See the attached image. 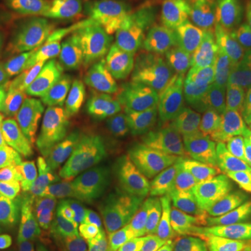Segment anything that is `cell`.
Segmentation results:
<instances>
[{
  "label": "cell",
  "mask_w": 251,
  "mask_h": 251,
  "mask_svg": "<svg viewBox=\"0 0 251 251\" xmlns=\"http://www.w3.org/2000/svg\"><path fill=\"white\" fill-rule=\"evenodd\" d=\"M214 251H251V227L236 226L218 234L214 240Z\"/></svg>",
  "instance_id": "ffe728a7"
},
{
  "label": "cell",
  "mask_w": 251,
  "mask_h": 251,
  "mask_svg": "<svg viewBox=\"0 0 251 251\" xmlns=\"http://www.w3.org/2000/svg\"><path fill=\"white\" fill-rule=\"evenodd\" d=\"M7 239H9V230L3 225H0V251H4V244Z\"/></svg>",
  "instance_id": "d4e9b609"
},
{
  "label": "cell",
  "mask_w": 251,
  "mask_h": 251,
  "mask_svg": "<svg viewBox=\"0 0 251 251\" xmlns=\"http://www.w3.org/2000/svg\"><path fill=\"white\" fill-rule=\"evenodd\" d=\"M158 75L166 102L168 126L177 128L215 108L224 75L205 54L179 49L150 62Z\"/></svg>",
  "instance_id": "3957f363"
},
{
  "label": "cell",
  "mask_w": 251,
  "mask_h": 251,
  "mask_svg": "<svg viewBox=\"0 0 251 251\" xmlns=\"http://www.w3.org/2000/svg\"><path fill=\"white\" fill-rule=\"evenodd\" d=\"M1 92H3V77H1V73H0V98H1Z\"/></svg>",
  "instance_id": "484cf974"
},
{
  "label": "cell",
  "mask_w": 251,
  "mask_h": 251,
  "mask_svg": "<svg viewBox=\"0 0 251 251\" xmlns=\"http://www.w3.org/2000/svg\"><path fill=\"white\" fill-rule=\"evenodd\" d=\"M119 119L126 135L137 140L152 138L168 125L166 102L151 64L125 84Z\"/></svg>",
  "instance_id": "ba28073f"
},
{
  "label": "cell",
  "mask_w": 251,
  "mask_h": 251,
  "mask_svg": "<svg viewBox=\"0 0 251 251\" xmlns=\"http://www.w3.org/2000/svg\"><path fill=\"white\" fill-rule=\"evenodd\" d=\"M166 44L156 46L153 50L130 57H120L108 62L90 85L69 102L57 120L54 138L67 133L78 125H92L97 120L116 112L122 102V81L128 75L134 66L152 62L158 56L166 53Z\"/></svg>",
  "instance_id": "5b68a950"
},
{
  "label": "cell",
  "mask_w": 251,
  "mask_h": 251,
  "mask_svg": "<svg viewBox=\"0 0 251 251\" xmlns=\"http://www.w3.org/2000/svg\"><path fill=\"white\" fill-rule=\"evenodd\" d=\"M99 6L95 0H18L21 16L38 27L84 32L97 18Z\"/></svg>",
  "instance_id": "5bb4252c"
},
{
  "label": "cell",
  "mask_w": 251,
  "mask_h": 251,
  "mask_svg": "<svg viewBox=\"0 0 251 251\" xmlns=\"http://www.w3.org/2000/svg\"><path fill=\"white\" fill-rule=\"evenodd\" d=\"M72 100V99H70ZM70 100L44 105L18 119L7 130V134L18 155L34 152L54 138L57 120Z\"/></svg>",
  "instance_id": "e0dca14e"
},
{
  "label": "cell",
  "mask_w": 251,
  "mask_h": 251,
  "mask_svg": "<svg viewBox=\"0 0 251 251\" xmlns=\"http://www.w3.org/2000/svg\"><path fill=\"white\" fill-rule=\"evenodd\" d=\"M171 188L168 166L159 159H150L144 165L130 202V221L137 233L147 232L158 224L169 201Z\"/></svg>",
  "instance_id": "4fadbf2b"
},
{
  "label": "cell",
  "mask_w": 251,
  "mask_h": 251,
  "mask_svg": "<svg viewBox=\"0 0 251 251\" xmlns=\"http://www.w3.org/2000/svg\"><path fill=\"white\" fill-rule=\"evenodd\" d=\"M10 191H11V180L6 175V172H3V173H0V222H1L3 214H4V208H6L7 200H9Z\"/></svg>",
  "instance_id": "cb8c5ba5"
},
{
  "label": "cell",
  "mask_w": 251,
  "mask_h": 251,
  "mask_svg": "<svg viewBox=\"0 0 251 251\" xmlns=\"http://www.w3.org/2000/svg\"><path fill=\"white\" fill-rule=\"evenodd\" d=\"M233 200L242 208L243 212L249 216V221H251V168L243 171L242 176L237 180Z\"/></svg>",
  "instance_id": "44dd1931"
},
{
  "label": "cell",
  "mask_w": 251,
  "mask_h": 251,
  "mask_svg": "<svg viewBox=\"0 0 251 251\" xmlns=\"http://www.w3.org/2000/svg\"><path fill=\"white\" fill-rule=\"evenodd\" d=\"M211 128L229 158H251V102L232 88L222 91L216 102Z\"/></svg>",
  "instance_id": "7c38bea8"
},
{
  "label": "cell",
  "mask_w": 251,
  "mask_h": 251,
  "mask_svg": "<svg viewBox=\"0 0 251 251\" xmlns=\"http://www.w3.org/2000/svg\"><path fill=\"white\" fill-rule=\"evenodd\" d=\"M90 127L91 125H78L73 127L67 133L44 144L24 162L13 165L6 171V175L9 177L25 176L50 183V180L70 159Z\"/></svg>",
  "instance_id": "2e32d148"
},
{
  "label": "cell",
  "mask_w": 251,
  "mask_h": 251,
  "mask_svg": "<svg viewBox=\"0 0 251 251\" xmlns=\"http://www.w3.org/2000/svg\"><path fill=\"white\" fill-rule=\"evenodd\" d=\"M175 224L196 239H208L230 230L243 221V211L233 198L209 186L186 190L175 205Z\"/></svg>",
  "instance_id": "52a82bcc"
},
{
  "label": "cell",
  "mask_w": 251,
  "mask_h": 251,
  "mask_svg": "<svg viewBox=\"0 0 251 251\" xmlns=\"http://www.w3.org/2000/svg\"><path fill=\"white\" fill-rule=\"evenodd\" d=\"M144 171L143 153L126 150L82 196L81 201L97 214H125Z\"/></svg>",
  "instance_id": "8fae6325"
},
{
  "label": "cell",
  "mask_w": 251,
  "mask_h": 251,
  "mask_svg": "<svg viewBox=\"0 0 251 251\" xmlns=\"http://www.w3.org/2000/svg\"><path fill=\"white\" fill-rule=\"evenodd\" d=\"M17 155L7 131L0 127V173L6 172L14 165Z\"/></svg>",
  "instance_id": "7402d4cb"
},
{
  "label": "cell",
  "mask_w": 251,
  "mask_h": 251,
  "mask_svg": "<svg viewBox=\"0 0 251 251\" xmlns=\"http://www.w3.org/2000/svg\"><path fill=\"white\" fill-rule=\"evenodd\" d=\"M82 251H138V233L125 214H95Z\"/></svg>",
  "instance_id": "ac0fdd59"
},
{
  "label": "cell",
  "mask_w": 251,
  "mask_h": 251,
  "mask_svg": "<svg viewBox=\"0 0 251 251\" xmlns=\"http://www.w3.org/2000/svg\"><path fill=\"white\" fill-rule=\"evenodd\" d=\"M165 21L163 0H105L88 34L105 38H140Z\"/></svg>",
  "instance_id": "30bf717a"
},
{
  "label": "cell",
  "mask_w": 251,
  "mask_h": 251,
  "mask_svg": "<svg viewBox=\"0 0 251 251\" xmlns=\"http://www.w3.org/2000/svg\"><path fill=\"white\" fill-rule=\"evenodd\" d=\"M127 135L109 119L91 125L70 159L50 180L64 194H84L126 151Z\"/></svg>",
  "instance_id": "277c9868"
},
{
  "label": "cell",
  "mask_w": 251,
  "mask_h": 251,
  "mask_svg": "<svg viewBox=\"0 0 251 251\" xmlns=\"http://www.w3.org/2000/svg\"><path fill=\"white\" fill-rule=\"evenodd\" d=\"M108 50L85 35H69L49 46L23 87L29 106L74 99L108 63Z\"/></svg>",
  "instance_id": "6da1fadb"
},
{
  "label": "cell",
  "mask_w": 251,
  "mask_h": 251,
  "mask_svg": "<svg viewBox=\"0 0 251 251\" xmlns=\"http://www.w3.org/2000/svg\"><path fill=\"white\" fill-rule=\"evenodd\" d=\"M230 88L237 95L251 102V38L244 46L240 56L232 64Z\"/></svg>",
  "instance_id": "d6986e66"
},
{
  "label": "cell",
  "mask_w": 251,
  "mask_h": 251,
  "mask_svg": "<svg viewBox=\"0 0 251 251\" xmlns=\"http://www.w3.org/2000/svg\"><path fill=\"white\" fill-rule=\"evenodd\" d=\"M88 208L70 196H52L31 230L38 251H77L88 225Z\"/></svg>",
  "instance_id": "9c48e42d"
},
{
  "label": "cell",
  "mask_w": 251,
  "mask_h": 251,
  "mask_svg": "<svg viewBox=\"0 0 251 251\" xmlns=\"http://www.w3.org/2000/svg\"><path fill=\"white\" fill-rule=\"evenodd\" d=\"M9 179L11 191L0 224L13 233H27L32 230L53 196V188L50 183L25 176Z\"/></svg>",
  "instance_id": "9a60e30c"
},
{
  "label": "cell",
  "mask_w": 251,
  "mask_h": 251,
  "mask_svg": "<svg viewBox=\"0 0 251 251\" xmlns=\"http://www.w3.org/2000/svg\"><path fill=\"white\" fill-rule=\"evenodd\" d=\"M4 251H38L32 240L23 236H16L7 239L4 244Z\"/></svg>",
  "instance_id": "603a6c76"
},
{
  "label": "cell",
  "mask_w": 251,
  "mask_h": 251,
  "mask_svg": "<svg viewBox=\"0 0 251 251\" xmlns=\"http://www.w3.org/2000/svg\"><path fill=\"white\" fill-rule=\"evenodd\" d=\"M249 222H250V227H251V221H249Z\"/></svg>",
  "instance_id": "4316f807"
},
{
  "label": "cell",
  "mask_w": 251,
  "mask_h": 251,
  "mask_svg": "<svg viewBox=\"0 0 251 251\" xmlns=\"http://www.w3.org/2000/svg\"><path fill=\"white\" fill-rule=\"evenodd\" d=\"M175 24L179 39L222 70L251 38V7L233 0H194L177 9Z\"/></svg>",
  "instance_id": "7a4b0ae2"
},
{
  "label": "cell",
  "mask_w": 251,
  "mask_h": 251,
  "mask_svg": "<svg viewBox=\"0 0 251 251\" xmlns=\"http://www.w3.org/2000/svg\"><path fill=\"white\" fill-rule=\"evenodd\" d=\"M169 163L175 171L201 186L227 187L236 181L230 158L216 141L208 119L184 130L172 147Z\"/></svg>",
  "instance_id": "8992f818"
}]
</instances>
